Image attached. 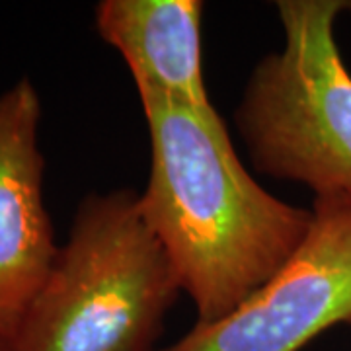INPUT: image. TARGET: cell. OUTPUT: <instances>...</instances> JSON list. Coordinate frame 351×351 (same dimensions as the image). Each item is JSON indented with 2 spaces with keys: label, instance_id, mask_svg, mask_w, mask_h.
I'll use <instances>...</instances> for the list:
<instances>
[{
  "label": "cell",
  "instance_id": "5",
  "mask_svg": "<svg viewBox=\"0 0 351 351\" xmlns=\"http://www.w3.org/2000/svg\"><path fill=\"white\" fill-rule=\"evenodd\" d=\"M41 101L22 78L0 94V338L10 341L43 289L59 246L43 203Z\"/></svg>",
  "mask_w": 351,
  "mask_h": 351
},
{
  "label": "cell",
  "instance_id": "4",
  "mask_svg": "<svg viewBox=\"0 0 351 351\" xmlns=\"http://www.w3.org/2000/svg\"><path fill=\"white\" fill-rule=\"evenodd\" d=\"M339 322H351V191L314 197L287 265L234 313L197 322L162 351H301Z\"/></svg>",
  "mask_w": 351,
  "mask_h": 351
},
{
  "label": "cell",
  "instance_id": "1",
  "mask_svg": "<svg viewBox=\"0 0 351 351\" xmlns=\"http://www.w3.org/2000/svg\"><path fill=\"white\" fill-rule=\"evenodd\" d=\"M151 178L141 211L182 291L211 324L256 295L306 239L313 209L277 199L248 174L215 108L141 98Z\"/></svg>",
  "mask_w": 351,
  "mask_h": 351
},
{
  "label": "cell",
  "instance_id": "3",
  "mask_svg": "<svg viewBox=\"0 0 351 351\" xmlns=\"http://www.w3.org/2000/svg\"><path fill=\"white\" fill-rule=\"evenodd\" d=\"M350 0H279L285 45L252 71L234 113L252 164L320 195L351 191V75L334 27Z\"/></svg>",
  "mask_w": 351,
  "mask_h": 351
},
{
  "label": "cell",
  "instance_id": "6",
  "mask_svg": "<svg viewBox=\"0 0 351 351\" xmlns=\"http://www.w3.org/2000/svg\"><path fill=\"white\" fill-rule=\"evenodd\" d=\"M201 0H101L96 32L121 53L138 98L211 108L201 63Z\"/></svg>",
  "mask_w": 351,
  "mask_h": 351
},
{
  "label": "cell",
  "instance_id": "2",
  "mask_svg": "<svg viewBox=\"0 0 351 351\" xmlns=\"http://www.w3.org/2000/svg\"><path fill=\"white\" fill-rule=\"evenodd\" d=\"M180 291L137 193H90L6 351H158Z\"/></svg>",
  "mask_w": 351,
  "mask_h": 351
},
{
  "label": "cell",
  "instance_id": "7",
  "mask_svg": "<svg viewBox=\"0 0 351 351\" xmlns=\"http://www.w3.org/2000/svg\"><path fill=\"white\" fill-rule=\"evenodd\" d=\"M8 350V341L4 338H0V351H6Z\"/></svg>",
  "mask_w": 351,
  "mask_h": 351
}]
</instances>
